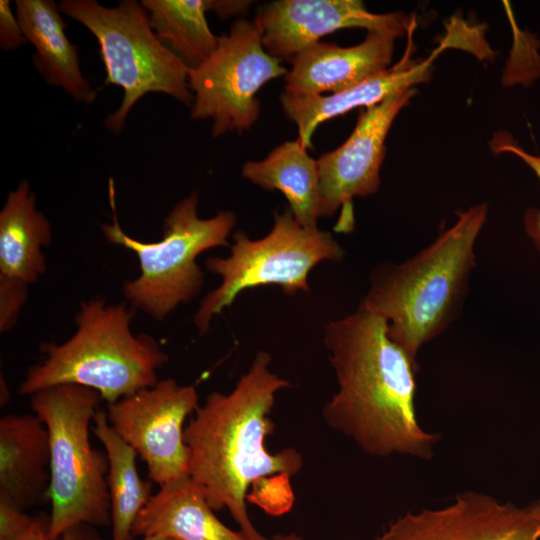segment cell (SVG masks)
Wrapping results in <instances>:
<instances>
[{"label": "cell", "instance_id": "obj_1", "mask_svg": "<svg viewBox=\"0 0 540 540\" xmlns=\"http://www.w3.org/2000/svg\"><path fill=\"white\" fill-rule=\"evenodd\" d=\"M323 343L338 386L325 423L367 455L430 459L439 436L418 420V364L390 338L387 320L358 306L325 325Z\"/></svg>", "mask_w": 540, "mask_h": 540}, {"label": "cell", "instance_id": "obj_2", "mask_svg": "<svg viewBox=\"0 0 540 540\" xmlns=\"http://www.w3.org/2000/svg\"><path fill=\"white\" fill-rule=\"evenodd\" d=\"M260 351L229 393L212 392L189 419L184 440L188 475L200 485L214 511L226 508L247 540H269L252 523L246 500L251 485L267 476L289 478L302 456L293 448L271 453L265 445L276 394L290 386Z\"/></svg>", "mask_w": 540, "mask_h": 540}, {"label": "cell", "instance_id": "obj_3", "mask_svg": "<svg viewBox=\"0 0 540 540\" xmlns=\"http://www.w3.org/2000/svg\"><path fill=\"white\" fill-rule=\"evenodd\" d=\"M487 215L486 203L461 211L451 227L414 256L371 272L359 306L387 320L390 338L416 364L421 348L444 333L463 307Z\"/></svg>", "mask_w": 540, "mask_h": 540}, {"label": "cell", "instance_id": "obj_4", "mask_svg": "<svg viewBox=\"0 0 540 540\" xmlns=\"http://www.w3.org/2000/svg\"><path fill=\"white\" fill-rule=\"evenodd\" d=\"M133 311L126 303L108 305L102 298L81 302L75 333L61 344H42L45 357L29 368L19 394L77 384L111 404L154 386L169 358L153 337L132 333Z\"/></svg>", "mask_w": 540, "mask_h": 540}, {"label": "cell", "instance_id": "obj_5", "mask_svg": "<svg viewBox=\"0 0 540 540\" xmlns=\"http://www.w3.org/2000/svg\"><path fill=\"white\" fill-rule=\"evenodd\" d=\"M102 400L98 391L77 384L55 385L31 395V409L49 432L50 540H59L79 524H111L108 458L89 438Z\"/></svg>", "mask_w": 540, "mask_h": 540}, {"label": "cell", "instance_id": "obj_6", "mask_svg": "<svg viewBox=\"0 0 540 540\" xmlns=\"http://www.w3.org/2000/svg\"><path fill=\"white\" fill-rule=\"evenodd\" d=\"M113 223L102 231L113 245L122 246L138 258L140 274L123 284V295L132 309H139L156 320L165 319L180 304L190 302L204 284V272L197 257L204 251L228 246V236L236 216L221 211L212 218L198 216V194L178 202L163 222V235L157 242H143L126 234L117 218L115 191L109 187Z\"/></svg>", "mask_w": 540, "mask_h": 540}, {"label": "cell", "instance_id": "obj_7", "mask_svg": "<svg viewBox=\"0 0 540 540\" xmlns=\"http://www.w3.org/2000/svg\"><path fill=\"white\" fill-rule=\"evenodd\" d=\"M59 9L95 36L106 70L105 84L124 90L118 110L105 119L111 132L122 130L131 108L150 92L168 94L192 107L189 67L157 37L142 4L124 0L110 8L95 0H64Z\"/></svg>", "mask_w": 540, "mask_h": 540}, {"label": "cell", "instance_id": "obj_8", "mask_svg": "<svg viewBox=\"0 0 540 540\" xmlns=\"http://www.w3.org/2000/svg\"><path fill=\"white\" fill-rule=\"evenodd\" d=\"M344 251L328 232L302 226L291 210L275 214L270 232L252 240L244 231L233 235L228 257H210L206 269L221 282L200 302L194 324L201 335L208 332L212 318L230 306L249 288L281 287L287 295L308 292V276L323 261H340Z\"/></svg>", "mask_w": 540, "mask_h": 540}, {"label": "cell", "instance_id": "obj_9", "mask_svg": "<svg viewBox=\"0 0 540 540\" xmlns=\"http://www.w3.org/2000/svg\"><path fill=\"white\" fill-rule=\"evenodd\" d=\"M287 73L281 59L265 50L258 24L239 19L229 33L218 37L217 48L206 60L189 68L191 116L212 119L214 137L246 130L259 116L258 90Z\"/></svg>", "mask_w": 540, "mask_h": 540}, {"label": "cell", "instance_id": "obj_10", "mask_svg": "<svg viewBox=\"0 0 540 540\" xmlns=\"http://www.w3.org/2000/svg\"><path fill=\"white\" fill-rule=\"evenodd\" d=\"M199 405L194 386L167 378L108 404L106 413L111 426L145 462L148 479L162 486L188 475L184 423Z\"/></svg>", "mask_w": 540, "mask_h": 540}, {"label": "cell", "instance_id": "obj_11", "mask_svg": "<svg viewBox=\"0 0 540 540\" xmlns=\"http://www.w3.org/2000/svg\"><path fill=\"white\" fill-rule=\"evenodd\" d=\"M374 540H540V500L519 506L464 491L444 507L405 513Z\"/></svg>", "mask_w": 540, "mask_h": 540}, {"label": "cell", "instance_id": "obj_12", "mask_svg": "<svg viewBox=\"0 0 540 540\" xmlns=\"http://www.w3.org/2000/svg\"><path fill=\"white\" fill-rule=\"evenodd\" d=\"M415 94L414 88L407 89L363 109L347 140L317 160L320 217L333 215L354 197H368L377 192L386 136L398 113Z\"/></svg>", "mask_w": 540, "mask_h": 540}, {"label": "cell", "instance_id": "obj_13", "mask_svg": "<svg viewBox=\"0 0 540 540\" xmlns=\"http://www.w3.org/2000/svg\"><path fill=\"white\" fill-rule=\"evenodd\" d=\"M255 22L262 30L265 50L293 58L334 31L365 28L402 37L415 25L403 12L375 14L358 0H281L265 5Z\"/></svg>", "mask_w": 540, "mask_h": 540}, {"label": "cell", "instance_id": "obj_14", "mask_svg": "<svg viewBox=\"0 0 540 540\" xmlns=\"http://www.w3.org/2000/svg\"><path fill=\"white\" fill-rule=\"evenodd\" d=\"M414 28L415 25L408 32L409 45L403 58L394 66L355 87L329 96L284 90L281 95L283 110L297 125L298 140L307 149L312 147V134L323 121L358 107L368 108L377 105L398 92L429 81L433 62L439 53L448 47V43H441L428 58L413 61L410 56Z\"/></svg>", "mask_w": 540, "mask_h": 540}, {"label": "cell", "instance_id": "obj_15", "mask_svg": "<svg viewBox=\"0 0 540 540\" xmlns=\"http://www.w3.org/2000/svg\"><path fill=\"white\" fill-rule=\"evenodd\" d=\"M395 39L370 31L363 42L351 47L319 41L291 58L285 89L321 95L355 87L388 69Z\"/></svg>", "mask_w": 540, "mask_h": 540}, {"label": "cell", "instance_id": "obj_16", "mask_svg": "<svg viewBox=\"0 0 540 540\" xmlns=\"http://www.w3.org/2000/svg\"><path fill=\"white\" fill-rule=\"evenodd\" d=\"M49 432L36 414L0 418V497L26 509L49 500Z\"/></svg>", "mask_w": 540, "mask_h": 540}, {"label": "cell", "instance_id": "obj_17", "mask_svg": "<svg viewBox=\"0 0 540 540\" xmlns=\"http://www.w3.org/2000/svg\"><path fill=\"white\" fill-rule=\"evenodd\" d=\"M133 536L174 540H247L222 523L205 492L189 475L160 486L139 513Z\"/></svg>", "mask_w": 540, "mask_h": 540}, {"label": "cell", "instance_id": "obj_18", "mask_svg": "<svg viewBox=\"0 0 540 540\" xmlns=\"http://www.w3.org/2000/svg\"><path fill=\"white\" fill-rule=\"evenodd\" d=\"M59 11L51 0L16 1L21 31L36 49V69L50 85L61 87L79 102L91 103L95 92L80 70L77 46L68 40Z\"/></svg>", "mask_w": 540, "mask_h": 540}, {"label": "cell", "instance_id": "obj_19", "mask_svg": "<svg viewBox=\"0 0 540 540\" xmlns=\"http://www.w3.org/2000/svg\"><path fill=\"white\" fill-rule=\"evenodd\" d=\"M51 240V224L37 210L36 197L23 180L0 212V275L35 283L46 271L42 248Z\"/></svg>", "mask_w": 540, "mask_h": 540}, {"label": "cell", "instance_id": "obj_20", "mask_svg": "<svg viewBox=\"0 0 540 540\" xmlns=\"http://www.w3.org/2000/svg\"><path fill=\"white\" fill-rule=\"evenodd\" d=\"M242 175L265 190L282 192L295 219L304 227L317 228L320 217L317 160L308 155L298 139L284 142L262 161L246 162Z\"/></svg>", "mask_w": 540, "mask_h": 540}, {"label": "cell", "instance_id": "obj_21", "mask_svg": "<svg viewBox=\"0 0 540 540\" xmlns=\"http://www.w3.org/2000/svg\"><path fill=\"white\" fill-rule=\"evenodd\" d=\"M93 423L92 431L102 443L109 463L112 540H134L133 525L152 496L153 482L140 477L137 452L111 426L106 411L99 409Z\"/></svg>", "mask_w": 540, "mask_h": 540}, {"label": "cell", "instance_id": "obj_22", "mask_svg": "<svg viewBox=\"0 0 540 540\" xmlns=\"http://www.w3.org/2000/svg\"><path fill=\"white\" fill-rule=\"evenodd\" d=\"M150 24L162 42H168L189 68L198 66L217 48L205 13L211 0H143Z\"/></svg>", "mask_w": 540, "mask_h": 540}, {"label": "cell", "instance_id": "obj_23", "mask_svg": "<svg viewBox=\"0 0 540 540\" xmlns=\"http://www.w3.org/2000/svg\"><path fill=\"white\" fill-rule=\"evenodd\" d=\"M50 518L31 516L0 497V540H50Z\"/></svg>", "mask_w": 540, "mask_h": 540}, {"label": "cell", "instance_id": "obj_24", "mask_svg": "<svg viewBox=\"0 0 540 540\" xmlns=\"http://www.w3.org/2000/svg\"><path fill=\"white\" fill-rule=\"evenodd\" d=\"M490 145L496 153H510L521 159L540 181V156L527 152L509 133H495ZM524 227L527 236L540 250V209H529L525 213Z\"/></svg>", "mask_w": 540, "mask_h": 540}, {"label": "cell", "instance_id": "obj_25", "mask_svg": "<svg viewBox=\"0 0 540 540\" xmlns=\"http://www.w3.org/2000/svg\"><path fill=\"white\" fill-rule=\"evenodd\" d=\"M28 298V284L0 275V332L12 329Z\"/></svg>", "mask_w": 540, "mask_h": 540}, {"label": "cell", "instance_id": "obj_26", "mask_svg": "<svg viewBox=\"0 0 540 540\" xmlns=\"http://www.w3.org/2000/svg\"><path fill=\"white\" fill-rule=\"evenodd\" d=\"M26 39L21 31L17 17L11 11L10 1H0V45L2 49L17 48L25 43Z\"/></svg>", "mask_w": 540, "mask_h": 540}, {"label": "cell", "instance_id": "obj_27", "mask_svg": "<svg viewBox=\"0 0 540 540\" xmlns=\"http://www.w3.org/2000/svg\"><path fill=\"white\" fill-rule=\"evenodd\" d=\"M251 2L248 1H223L211 0L210 10L217 13L219 17H227L247 10Z\"/></svg>", "mask_w": 540, "mask_h": 540}, {"label": "cell", "instance_id": "obj_28", "mask_svg": "<svg viewBox=\"0 0 540 540\" xmlns=\"http://www.w3.org/2000/svg\"><path fill=\"white\" fill-rule=\"evenodd\" d=\"M60 540H103L91 525L79 524L65 531Z\"/></svg>", "mask_w": 540, "mask_h": 540}, {"label": "cell", "instance_id": "obj_29", "mask_svg": "<svg viewBox=\"0 0 540 540\" xmlns=\"http://www.w3.org/2000/svg\"><path fill=\"white\" fill-rule=\"evenodd\" d=\"M273 540H304L300 535L295 532H290L287 534L276 535Z\"/></svg>", "mask_w": 540, "mask_h": 540}, {"label": "cell", "instance_id": "obj_30", "mask_svg": "<svg viewBox=\"0 0 540 540\" xmlns=\"http://www.w3.org/2000/svg\"><path fill=\"white\" fill-rule=\"evenodd\" d=\"M9 401V392L6 386V382L1 377V406H5Z\"/></svg>", "mask_w": 540, "mask_h": 540}, {"label": "cell", "instance_id": "obj_31", "mask_svg": "<svg viewBox=\"0 0 540 540\" xmlns=\"http://www.w3.org/2000/svg\"><path fill=\"white\" fill-rule=\"evenodd\" d=\"M143 540H174V539L160 537V536H147V537H143Z\"/></svg>", "mask_w": 540, "mask_h": 540}, {"label": "cell", "instance_id": "obj_32", "mask_svg": "<svg viewBox=\"0 0 540 540\" xmlns=\"http://www.w3.org/2000/svg\"><path fill=\"white\" fill-rule=\"evenodd\" d=\"M34 540H42V539H34ZM60 540V539H59Z\"/></svg>", "mask_w": 540, "mask_h": 540}]
</instances>
